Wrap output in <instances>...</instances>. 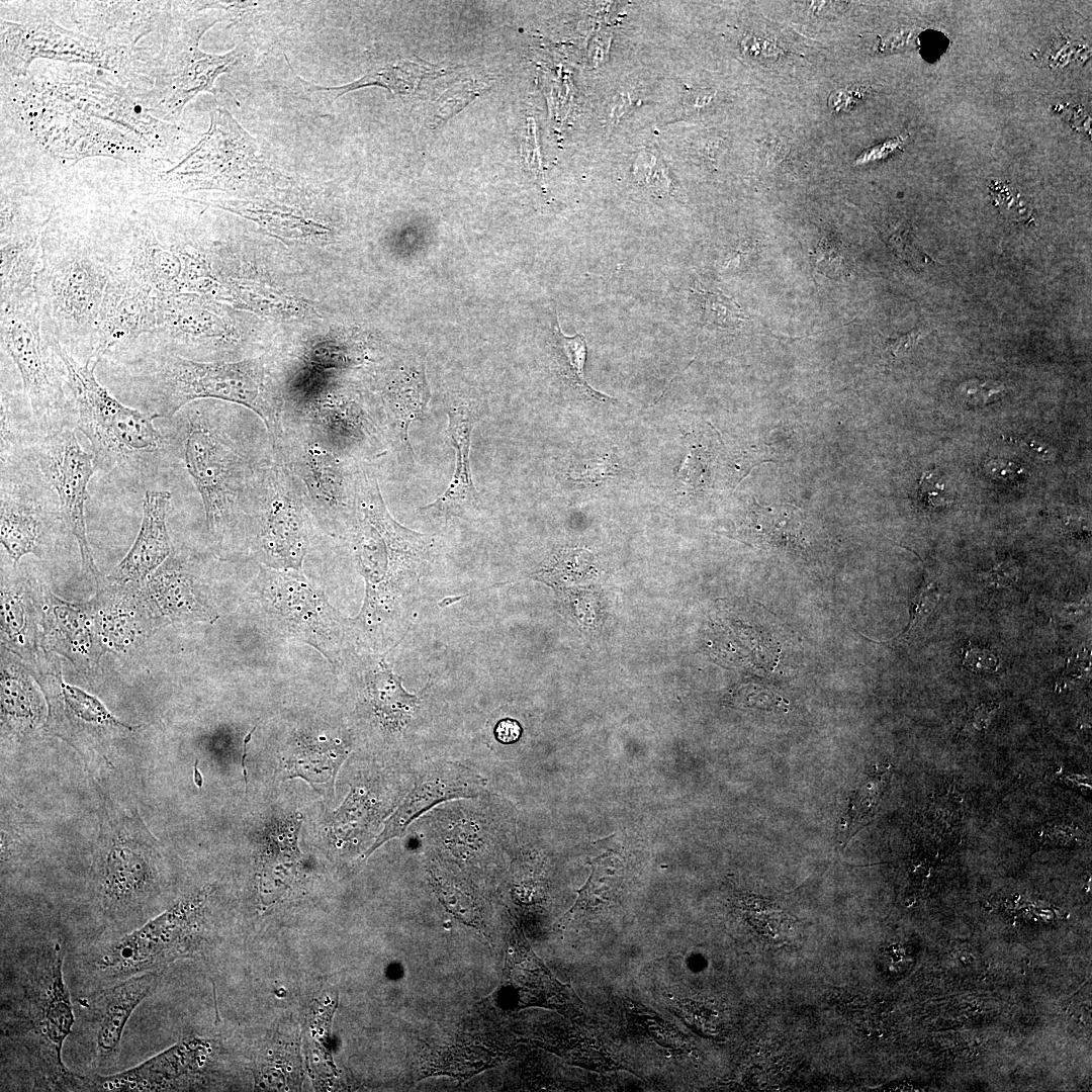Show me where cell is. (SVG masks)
Returning a JSON list of instances; mask_svg holds the SVG:
<instances>
[{"label": "cell", "mask_w": 1092, "mask_h": 1092, "mask_svg": "<svg viewBox=\"0 0 1092 1092\" xmlns=\"http://www.w3.org/2000/svg\"><path fill=\"white\" fill-rule=\"evenodd\" d=\"M39 243L34 293L42 329L76 360L90 361L110 279L130 263L126 216L85 222L53 214Z\"/></svg>", "instance_id": "obj_1"}, {"label": "cell", "mask_w": 1092, "mask_h": 1092, "mask_svg": "<svg viewBox=\"0 0 1092 1092\" xmlns=\"http://www.w3.org/2000/svg\"><path fill=\"white\" fill-rule=\"evenodd\" d=\"M110 376L127 385L149 407L148 414L170 419L193 400L214 398L244 405L263 422L272 450L283 434L284 399L268 381L258 360L197 361L136 339L109 352Z\"/></svg>", "instance_id": "obj_2"}, {"label": "cell", "mask_w": 1092, "mask_h": 1092, "mask_svg": "<svg viewBox=\"0 0 1092 1092\" xmlns=\"http://www.w3.org/2000/svg\"><path fill=\"white\" fill-rule=\"evenodd\" d=\"M63 962L59 942H48L36 950L4 1032L23 1046L36 1079L54 1090L78 1088L85 1080L71 1073L62 1059L64 1042L75 1023Z\"/></svg>", "instance_id": "obj_3"}, {"label": "cell", "mask_w": 1092, "mask_h": 1092, "mask_svg": "<svg viewBox=\"0 0 1092 1092\" xmlns=\"http://www.w3.org/2000/svg\"><path fill=\"white\" fill-rule=\"evenodd\" d=\"M51 340L66 368L70 410L91 444L95 464L109 469L157 452L163 439L155 417L123 404L98 381L97 364L79 362Z\"/></svg>", "instance_id": "obj_4"}, {"label": "cell", "mask_w": 1092, "mask_h": 1092, "mask_svg": "<svg viewBox=\"0 0 1092 1092\" xmlns=\"http://www.w3.org/2000/svg\"><path fill=\"white\" fill-rule=\"evenodd\" d=\"M183 451L186 470L202 499L207 530L223 538L246 521L262 465L252 463L223 429L198 412L187 420Z\"/></svg>", "instance_id": "obj_5"}, {"label": "cell", "mask_w": 1092, "mask_h": 1092, "mask_svg": "<svg viewBox=\"0 0 1092 1092\" xmlns=\"http://www.w3.org/2000/svg\"><path fill=\"white\" fill-rule=\"evenodd\" d=\"M275 461L293 476L305 508L330 535L349 533L356 510L358 469L314 438L304 427L283 421L282 439L273 450Z\"/></svg>", "instance_id": "obj_6"}, {"label": "cell", "mask_w": 1092, "mask_h": 1092, "mask_svg": "<svg viewBox=\"0 0 1092 1092\" xmlns=\"http://www.w3.org/2000/svg\"><path fill=\"white\" fill-rule=\"evenodd\" d=\"M202 895L184 898L138 929L103 944L92 956L97 975L124 980L165 967L197 950L203 934Z\"/></svg>", "instance_id": "obj_7"}, {"label": "cell", "mask_w": 1092, "mask_h": 1092, "mask_svg": "<svg viewBox=\"0 0 1092 1092\" xmlns=\"http://www.w3.org/2000/svg\"><path fill=\"white\" fill-rule=\"evenodd\" d=\"M308 514L300 490L280 462L262 465L247 511L252 550L264 566L300 570L308 551Z\"/></svg>", "instance_id": "obj_8"}, {"label": "cell", "mask_w": 1092, "mask_h": 1092, "mask_svg": "<svg viewBox=\"0 0 1092 1092\" xmlns=\"http://www.w3.org/2000/svg\"><path fill=\"white\" fill-rule=\"evenodd\" d=\"M1 344L19 372L32 417L52 432L70 410L67 372L42 329L35 297L1 308Z\"/></svg>", "instance_id": "obj_9"}, {"label": "cell", "mask_w": 1092, "mask_h": 1092, "mask_svg": "<svg viewBox=\"0 0 1092 1092\" xmlns=\"http://www.w3.org/2000/svg\"><path fill=\"white\" fill-rule=\"evenodd\" d=\"M266 611L291 635L317 649L337 665L346 620L300 570L264 566L258 577Z\"/></svg>", "instance_id": "obj_10"}, {"label": "cell", "mask_w": 1092, "mask_h": 1092, "mask_svg": "<svg viewBox=\"0 0 1092 1092\" xmlns=\"http://www.w3.org/2000/svg\"><path fill=\"white\" fill-rule=\"evenodd\" d=\"M36 465L46 482L56 491L63 518L77 540L81 567L98 583L86 529L87 487L94 473V456L80 445L74 432L59 429L47 433L34 448Z\"/></svg>", "instance_id": "obj_11"}, {"label": "cell", "mask_w": 1092, "mask_h": 1092, "mask_svg": "<svg viewBox=\"0 0 1092 1092\" xmlns=\"http://www.w3.org/2000/svg\"><path fill=\"white\" fill-rule=\"evenodd\" d=\"M1 43L3 62L18 74L25 72L37 57L92 62L111 69L109 62L119 60L120 49L82 37L51 21L16 24L2 20Z\"/></svg>", "instance_id": "obj_12"}, {"label": "cell", "mask_w": 1092, "mask_h": 1092, "mask_svg": "<svg viewBox=\"0 0 1092 1092\" xmlns=\"http://www.w3.org/2000/svg\"><path fill=\"white\" fill-rule=\"evenodd\" d=\"M204 589L193 559L175 551L142 582L144 599L156 622H214L218 614Z\"/></svg>", "instance_id": "obj_13"}, {"label": "cell", "mask_w": 1092, "mask_h": 1092, "mask_svg": "<svg viewBox=\"0 0 1092 1092\" xmlns=\"http://www.w3.org/2000/svg\"><path fill=\"white\" fill-rule=\"evenodd\" d=\"M157 308V294L131 274L129 266L117 271L105 293L91 361L98 365L110 350L154 333Z\"/></svg>", "instance_id": "obj_14"}, {"label": "cell", "mask_w": 1092, "mask_h": 1092, "mask_svg": "<svg viewBox=\"0 0 1092 1092\" xmlns=\"http://www.w3.org/2000/svg\"><path fill=\"white\" fill-rule=\"evenodd\" d=\"M484 780L462 764L440 761L430 764L418 779L366 855L385 841L403 836L407 826L434 805L460 797H476L484 789Z\"/></svg>", "instance_id": "obj_15"}, {"label": "cell", "mask_w": 1092, "mask_h": 1092, "mask_svg": "<svg viewBox=\"0 0 1092 1092\" xmlns=\"http://www.w3.org/2000/svg\"><path fill=\"white\" fill-rule=\"evenodd\" d=\"M500 1003L510 1008L543 1006L567 1009L573 996L535 956L524 933L515 928L506 950L504 982L498 991Z\"/></svg>", "instance_id": "obj_16"}, {"label": "cell", "mask_w": 1092, "mask_h": 1092, "mask_svg": "<svg viewBox=\"0 0 1092 1092\" xmlns=\"http://www.w3.org/2000/svg\"><path fill=\"white\" fill-rule=\"evenodd\" d=\"M164 971L134 975L114 984L91 1001L89 1021L94 1062L103 1067L117 1056L125 1025L135 1008L158 987Z\"/></svg>", "instance_id": "obj_17"}, {"label": "cell", "mask_w": 1092, "mask_h": 1092, "mask_svg": "<svg viewBox=\"0 0 1092 1092\" xmlns=\"http://www.w3.org/2000/svg\"><path fill=\"white\" fill-rule=\"evenodd\" d=\"M430 390L423 364L402 365L392 372L380 391L379 424L400 464L414 466L408 437L413 422L423 417Z\"/></svg>", "instance_id": "obj_18"}, {"label": "cell", "mask_w": 1092, "mask_h": 1092, "mask_svg": "<svg viewBox=\"0 0 1092 1092\" xmlns=\"http://www.w3.org/2000/svg\"><path fill=\"white\" fill-rule=\"evenodd\" d=\"M42 644L66 656L77 670L95 673L106 652L85 604H71L43 593Z\"/></svg>", "instance_id": "obj_19"}, {"label": "cell", "mask_w": 1092, "mask_h": 1092, "mask_svg": "<svg viewBox=\"0 0 1092 1092\" xmlns=\"http://www.w3.org/2000/svg\"><path fill=\"white\" fill-rule=\"evenodd\" d=\"M206 1045L185 1038L144 1063L110 1076L86 1078L87 1087L98 1091L154 1092L178 1090L199 1068Z\"/></svg>", "instance_id": "obj_20"}, {"label": "cell", "mask_w": 1092, "mask_h": 1092, "mask_svg": "<svg viewBox=\"0 0 1092 1092\" xmlns=\"http://www.w3.org/2000/svg\"><path fill=\"white\" fill-rule=\"evenodd\" d=\"M84 604L106 652L126 651L156 623L144 599L142 582L109 583Z\"/></svg>", "instance_id": "obj_21"}, {"label": "cell", "mask_w": 1092, "mask_h": 1092, "mask_svg": "<svg viewBox=\"0 0 1092 1092\" xmlns=\"http://www.w3.org/2000/svg\"><path fill=\"white\" fill-rule=\"evenodd\" d=\"M171 498L167 490L146 491L140 531L126 555L107 576L109 583H141L171 555L166 524Z\"/></svg>", "instance_id": "obj_22"}, {"label": "cell", "mask_w": 1092, "mask_h": 1092, "mask_svg": "<svg viewBox=\"0 0 1092 1092\" xmlns=\"http://www.w3.org/2000/svg\"><path fill=\"white\" fill-rule=\"evenodd\" d=\"M447 414V434L455 451V471L446 490L432 504L422 508L446 518L474 509L480 502L470 467L471 435L479 419V411L475 403L460 399L449 404Z\"/></svg>", "instance_id": "obj_23"}, {"label": "cell", "mask_w": 1092, "mask_h": 1092, "mask_svg": "<svg viewBox=\"0 0 1092 1092\" xmlns=\"http://www.w3.org/2000/svg\"><path fill=\"white\" fill-rule=\"evenodd\" d=\"M156 870L141 846L125 836L113 840L100 876V892L109 907H126L148 894Z\"/></svg>", "instance_id": "obj_24"}, {"label": "cell", "mask_w": 1092, "mask_h": 1092, "mask_svg": "<svg viewBox=\"0 0 1092 1092\" xmlns=\"http://www.w3.org/2000/svg\"><path fill=\"white\" fill-rule=\"evenodd\" d=\"M28 487L1 477V544L16 564L24 555L37 554L42 512Z\"/></svg>", "instance_id": "obj_25"}, {"label": "cell", "mask_w": 1092, "mask_h": 1092, "mask_svg": "<svg viewBox=\"0 0 1092 1092\" xmlns=\"http://www.w3.org/2000/svg\"><path fill=\"white\" fill-rule=\"evenodd\" d=\"M76 6L79 28L100 42L110 29L129 35L134 42L159 25V2H80Z\"/></svg>", "instance_id": "obj_26"}, {"label": "cell", "mask_w": 1092, "mask_h": 1092, "mask_svg": "<svg viewBox=\"0 0 1092 1092\" xmlns=\"http://www.w3.org/2000/svg\"><path fill=\"white\" fill-rule=\"evenodd\" d=\"M39 624L42 615L36 608L28 585L17 581H3L1 584V638L3 645L11 652L30 659L38 647Z\"/></svg>", "instance_id": "obj_27"}, {"label": "cell", "mask_w": 1092, "mask_h": 1092, "mask_svg": "<svg viewBox=\"0 0 1092 1092\" xmlns=\"http://www.w3.org/2000/svg\"><path fill=\"white\" fill-rule=\"evenodd\" d=\"M40 236L0 241L1 308L35 297L34 278L40 261Z\"/></svg>", "instance_id": "obj_28"}, {"label": "cell", "mask_w": 1092, "mask_h": 1092, "mask_svg": "<svg viewBox=\"0 0 1092 1092\" xmlns=\"http://www.w3.org/2000/svg\"><path fill=\"white\" fill-rule=\"evenodd\" d=\"M44 703L24 667L6 655L1 657V714L6 725L29 731L44 718Z\"/></svg>", "instance_id": "obj_29"}, {"label": "cell", "mask_w": 1092, "mask_h": 1092, "mask_svg": "<svg viewBox=\"0 0 1092 1092\" xmlns=\"http://www.w3.org/2000/svg\"><path fill=\"white\" fill-rule=\"evenodd\" d=\"M892 772L890 764L876 765L858 780L841 818L842 842H846L875 816Z\"/></svg>", "instance_id": "obj_30"}, {"label": "cell", "mask_w": 1092, "mask_h": 1092, "mask_svg": "<svg viewBox=\"0 0 1092 1092\" xmlns=\"http://www.w3.org/2000/svg\"><path fill=\"white\" fill-rule=\"evenodd\" d=\"M368 696L376 715L391 726H401L410 720L419 702L416 695L402 688L401 678L384 661L369 679Z\"/></svg>", "instance_id": "obj_31"}, {"label": "cell", "mask_w": 1092, "mask_h": 1092, "mask_svg": "<svg viewBox=\"0 0 1092 1092\" xmlns=\"http://www.w3.org/2000/svg\"><path fill=\"white\" fill-rule=\"evenodd\" d=\"M795 508L760 507L753 503L749 514V528L755 533L760 545L769 547L794 546L801 541V520Z\"/></svg>", "instance_id": "obj_32"}, {"label": "cell", "mask_w": 1092, "mask_h": 1092, "mask_svg": "<svg viewBox=\"0 0 1092 1092\" xmlns=\"http://www.w3.org/2000/svg\"><path fill=\"white\" fill-rule=\"evenodd\" d=\"M557 321L558 317L553 328V347L557 363L565 378L588 398L602 401L613 399L594 389L585 380L584 364L587 346L584 336L581 334L571 337L564 335Z\"/></svg>", "instance_id": "obj_33"}, {"label": "cell", "mask_w": 1092, "mask_h": 1092, "mask_svg": "<svg viewBox=\"0 0 1092 1092\" xmlns=\"http://www.w3.org/2000/svg\"><path fill=\"white\" fill-rule=\"evenodd\" d=\"M427 74V68L416 63H402L371 72L359 80L340 87H317V90L337 92L339 97L349 91L366 86H382L394 93L413 90Z\"/></svg>", "instance_id": "obj_34"}, {"label": "cell", "mask_w": 1092, "mask_h": 1092, "mask_svg": "<svg viewBox=\"0 0 1092 1092\" xmlns=\"http://www.w3.org/2000/svg\"><path fill=\"white\" fill-rule=\"evenodd\" d=\"M694 297L705 325L728 330L739 328L745 321L737 304L720 291L697 287Z\"/></svg>", "instance_id": "obj_35"}, {"label": "cell", "mask_w": 1092, "mask_h": 1092, "mask_svg": "<svg viewBox=\"0 0 1092 1092\" xmlns=\"http://www.w3.org/2000/svg\"><path fill=\"white\" fill-rule=\"evenodd\" d=\"M60 688L66 707L79 720L132 730V727L118 721L96 697L78 687L64 682L62 678Z\"/></svg>", "instance_id": "obj_36"}, {"label": "cell", "mask_w": 1092, "mask_h": 1092, "mask_svg": "<svg viewBox=\"0 0 1092 1092\" xmlns=\"http://www.w3.org/2000/svg\"><path fill=\"white\" fill-rule=\"evenodd\" d=\"M637 183L653 193L672 195L674 184L664 164L649 152H641L633 164Z\"/></svg>", "instance_id": "obj_37"}, {"label": "cell", "mask_w": 1092, "mask_h": 1092, "mask_svg": "<svg viewBox=\"0 0 1092 1092\" xmlns=\"http://www.w3.org/2000/svg\"><path fill=\"white\" fill-rule=\"evenodd\" d=\"M939 600V588L934 582L926 584L914 598L912 603V619L906 632L901 638L908 637L920 625H922L930 613L934 610Z\"/></svg>", "instance_id": "obj_38"}, {"label": "cell", "mask_w": 1092, "mask_h": 1092, "mask_svg": "<svg viewBox=\"0 0 1092 1092\" xmlns=\"http://www.w3.org/2000/svg\"><path fill=\"white\" fill-rule=\"evenodd\" d=\"M917 496L927 507L939 508L951 503L945 483L934 471H925L919 479Z\"/></svg>", "instance_id": "obj_39"}, {"label": "cell", "mask_w": 1092, "mask_h": 1092, "mask_svg": "<svg viewBox=\"0 0 1092 1092\" xmlns=\"http://www.w3.org/2000/svg\"><path fill=\"white\" fill-rule=\"evenodd\" d=\"M1004 391L1003 384L990 380L968 382L962 388L964 399L975 406H982L996 400Z\"/></svg>", "instance_id": "obj_40"}, {"label": "cell", "mask_w": 1092, "mask_h": 1092, "mask_svg": "<svg viewBox=\"0 0 1092 1092\" xmlns=\"http://www.w3.org/2000/svg\"><path fill=\"white\" fill-rule=\"evenodd\" d=\"M984 467L991 478L1007 484L1020 483L1026 477L1025 470L1012 461L992 459Z\"/></svg>", "instance_id": "obj_41"}, {"label": "cell", "mask_w": 1092, "mask_h": 1092, "mask_svg": "<svg viewBox=\"0 0 1092 1092\" xmlns=\"http://www.w3.org/2000/svg\"><path fill=\"white\" fill-rule=\"evenodd\" d=\"M1019 575L1017 564L1008 559L981 574L982 581L988 586L1008 587L1016 582Z\"/></svg>", "instance_id": "obj_42"}, {"label": "cell", "mask_w": 1092, "mask_h": 1092, "mask_svg": "<svg viewBox=\"0 0 1092 1092\" xmlns=\"http://www.w3.org/2000/svg\"><path fill=\"white\" fill-rule=\"evenodd\" d=\"M922 337V331L920 329H914L897 338H886L884 340V348L892 357H902L912 350Z\"/></svg>", "instance_id": "obj_43"}, {"label": "cell", "mask_w": 1092, "mask_h": 1092, "mask_svg": "<svg viewBox=\"0 0 1092 1092\" xmlns=\"http://www.w3.org/2000/svg\"><path fill=\"white\" fill-rule=\"evenodd\" d=\"M524 150L525 162L527 166L535 175H540L542 165L540 150L536 138L535 122L530 118L528 119L526 143Z\"/></svg>", "instance_id": "obj_44"}, {"label": "cell", "mask_w": 1092, "mask_h": 1092, "mask_svg": "<svg viewBox=\"0 0 1092 1092\" xmlns=\"http://www.w3.org/2000/svg\"><path fill=\"white\" fill-rule=\"evenodd\" d=\"M964 664L973 670L981 668L996 670L999 665L998 658L989 650L971 646L966 652Z\"/></svg>", "instance_id": "obj_45"}, {"label": "cell", "mask_w": 1092, "mask_h": 1092, "mask_svg": "<svg viewBox=\"0 0 1092 1092\" xmlns=\"http://www.w3.org/2000/svg\"><path fill=\"white\" fill-rule=\"evenodd\" d=\"M633 99L628 92H621L617 94L608 107V122L614 127L620 122L625 114H627L633 106Z\"/></svg>", "instance_id": "obj_46"}, {"label": "cell", "mask_w": 1092, "mask_h": 1092, "mask_svg": "<svg viewBox=\"0 0 1092 1092\" xmlns=\"http://www.w3.org/2000/svg\"><path fill=\"white\" fill-rule=\"evenodd\" d=\"M494 734L498 741L512 743L520 737L521 727L515 720L505 719L496 724Z\"/></svg>", "instance_id": "obj_47"}, {"label": "cell", "mask_w": 1092, "mask_h": 1092, "mask_svg": "<svg viewBox=\"0 0 1092 1092\" xmlns=\"http://www.w3.org/2000/svg\"><path fill=\"white\" fill-rule=\"evenodd\" d=\"M713 99L714 93L711 91L692 92L686 97L684 107L687 112L700 110L706 107Z\"/></svg>", "instance_id": "obj_48"}, {"label": "cell", "mask_w": 1092, "mask_h": 1092, "mask_svg": "<svg viewBox=\"0 0 1092 1092\" xmlns=\"http://www.w3.org/2000/svg\"><path fill=\"white\" fill-rule=\"evenodd\" d=\"M1086 609L1085 603L1065 605L1059 610L1057 616L1062 622H1071L1079 618Z\"/></svg>", "instance_id": "obj_49"}, {"label": "cell", "mask_w": 1092, "mask_h": 1092, "mask_svg": "<svg viewBox=\"0 0 1092 1092\" xmlns=\"http://www.w3.org/2000/svg\"><path fill=\"white\" fill-rule=\"evenodd\" d=\"M256 728H257V725L254 726L253 729L246 735V737L244 739V742H243L242 768H243V775H244V780H245L246 791L248 789V787H247L248 786V776H247V770H246L247 748H248V744H249V742L251 740L252 733L254 732V730Z\"/></svg>", "instance_id": "obj_50"}, {"label": "cell", "mask_w": 1092, "mask_h": 1092, "mask_svg": "<svg viewBox=\"0 0 1092 1092\" xmlns=\"http://www.w3.org/2000/svg\"><path fill=\"white\" fill-rule=\"evenodd\" d=\"M197 764H198V761L196 760L195 764H194V782L198 787H201L203 779H202V776H201V774H200V771H199V769L197 767Z\"/></svg>", "instance_id": "obj_51"}]
</instances>
